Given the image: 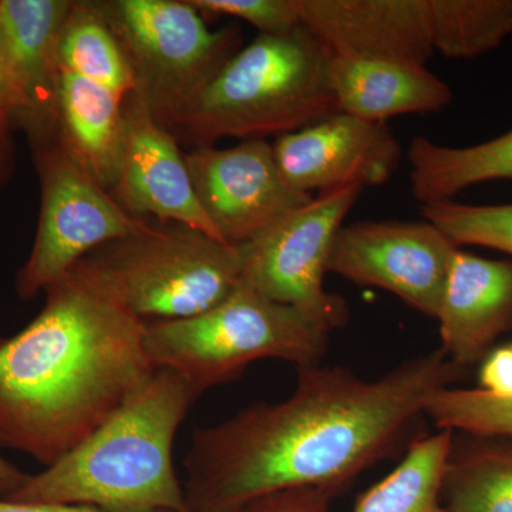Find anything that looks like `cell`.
<instances>
[{
  "label": "cell",
  "mask_w": 512,
  "mask_h": 512,
  "mask_svg": "<svg viewBox=\"0 0 512 512\" xmlns=\"http://www.w3.org/2000/svg\"><path fill=\"white\" fill-rule=\"evenodd\" d=\"M463 375L441 349L376 380L340 366L298 369L284 402L254 404L195 431L184 464L188 510L239 512L296 488L343 493L367 468L402 450L426 417L427 400Z\"/></svg>",
  "instance_id": "cell-1"
},
{
  "label": "cell",
  "mask_w": 512,
  "mask_h": 512,
  "mask_svg": "<svg viewBox=\"0 0 512 512\" xmlns=\"http://www.w3.org/2000/svg\"><path fill=\"white\" fill-rule=\"evenodd\" d=\"M42 311L0 338V447L55 464L99 429L156 366L138 319L82 261Z\"/></svg>",
  "instance_id": "cell-2"
},
{
  "label": "cell",
  "mask_w": 512,
  "mask_h": 512,
  "mask_svg": "<svg viewBox=\"0 0 512 512\" xmlns=\"http://www.w3.org/2000/svg\"><path fill=\"white\" fill-rule=\"evenodd\" d=\"M202 394L157 367L109 419L5 500L92 505L107 512H190L174 468L178 427Z\"/></svg>",
  "instance_id": "cell-3"
},
{
  "label": "cell",
  "mask_w": 512,
  "mask_h": 512,
  "mask_svg": "<svg viewBox=\"0 0 512 512\" xmlns=\"http://www.w3.org/2000/svg\"><path fill=\"white\" fill-rule=\"evenodd\" d=\"M330 55L303 26L259 35L239 49L171 128L178 143L211 147L222 138L281 137L338 113Z\"/></svg>",
  "instance_id": "cell-4"
},
{
  "label": "cell",
  "mask_w": 512,
  "mask_h": 512,
  "mask_svg": "<svg viewBox=\"0 0 512 512\" xmlns=\"http://www.w3.org/2000/svg\"><path fill=\"white\" fill-rule=\"evenodd\" d=\"M329 335L241 279L231 295L200 315L146 323L144 343L154 366L181 373L205 393L238 379L258 360H284L298 369L320 365Z\"/></svg>",
  "instance_id": "cell-5"
},
{
  "label": "cell",
  "mask_w": 512,
  "mask_h": 512,
  "mask_svg": "<svg viewBox=\"0 0 512 512\" xmlns=\"http://www.w3.org/2000/svg\"><path fill=\"white\" fill-rule=\"evenodd\" d=\"M143 322L187 319L214 308L239 285L241 249L181 224L103 245L80 259Z\"/></svg>",
  "instance_id": "cell-6"
},
{
  "label": "cell",
  "mask_w": 512,
  "mask_h": 512,
  "mask_svg": "<svg viewBox=\"0 0 512 512\" xmlns=\"http://www.w3.org/2000/svg\"><path fill=\"white\" fill-rule=\"evenodd\" d=\"M133 72L136 92L171 131L241 49L235 25L212 30L188 0H97Z\"/></svg>",
  "instance_id": "cell-7"
},
{
  "label": "cell",
  "mask_w": 512,
  "mask_h": 512,
  "mask_svg": "<svg viewBox=\"0 0 512 512\" xmlns=\"http://www.w3.org/2000/svg\"><path fill=\"white\" fill-rule=\"evenodd\" d=\"M40 178L39 225L28 261L16 276V292L32 299L93 251L151 227L128 214L110 191L84 173L55 137L30 141Z\"/></svg>",
  "instance_id": "cell-8"
},
{
  "label": "cell",
  "mask_w": 512,
  "mask_h": 512,
  "mask_svg": "<svg viewBox=\"0 0 512 512\" xmlns=\"http://www.w3.org/2000/svg\"><path fill=\"white\" fill-rule=\"evenodd\" d=\"M362 191L352 185L322 192L239 247L244 261L242 279L266 298L298 309L329 332L345 326L348 305L326 291L323 278L336 234Z\"/></svg>",
  "instance_id": "cell-9"
},
{
  "label": "cell",
  "mask_w": 512,
  "mask_h": 512,
  "mask_svg": "<svg viewBox=\"0 0 512 512\" xmlns=\"http://www.w3.org/2000/svg\"><path fill=\"white\" fill-rule=\"evenodd\" d=\"M456 244L420 221H359L343 225L330 248L328 272L353 284L393 293L437 319Z\"/></svg>",
  "instance_id": "cell-10"
},
{
  "label": "cell",
  "mask_w": 512,
  "mask_h": 512,
  "mask_svg": "<svg viewBox=\"0 0 512 512\" xmlns=\"http://www.w3.org/2000/svg\"><path fill=\"white\" fill-rule=\"evenodd\" d=\"M195 195L224 244L242 247L313 200L279 171L268 140L185 153Z\"/></svg>",
  "instance_id": "cell-11"
},
{
  "label": "cell",
  "mask_w": 512,
  "mask_h": 512,
  "mask_svg": "<svg viewBox=\"0 0 512 512\" xmlns=\"http://www.w3.org/2000/svg\"><path fill=\"white\" fill-rule=\"evenodd\" d=\"M274 156L288 184L303 194L386 184L403 151L386 123L330 114L311 126L276 137Z\"/></svg>",
  "instance_id": "cell-12"
},
{
  "label": "cell",
  "mask_w": 512,
  "mask_h": 512,
  "mask_svg": "<svg viewBox=\"0 0 512 512\" xmlns=\"http://www.w3.org/2000/svg\"><path fill=\"white\" fill-rule=\"evenodd\" d=\"M126 150L111 194L137 218L181 224L221 241L202 211L185 154L171 131L161 126L136 92L123 100Z\"/></svg>",
  "instance_id": "cell-13"
},
{
  "label": "cell",
  "mask_w": 512,
  "mask_h": 512,
  "mask_svg": "<svg viewBox=\"0 0 512 512\" xmlns=\"http://www.w3.org/2000/svg\"><path fill=\"white\" fill-rule=\"evenodd\" d=\"M72 0H0V46L8 67L13 126L29 141L55 134L57 47Z\"/></svg>",
  "instance_id": "cell-14"
},
{
  "label": "cell",
  "mask_w": 512,
  "mask_h": 512,
  "mask_svg": "<svg viewBox=\"0 0 512 512\" xmlns=\"http://www.w3.org/2000/svg\"><path fill=\"white\" fill-rule=\"evenodd\" d=\"M302 26L330 56L426 66V0H301Z\"/></svg>",
  "instance_id": "cell-15"
},
{
  "label": "cell",
  "mask_w": 512,
  "mask_h": 512,
  "mask_svg": "<svg viewBox=\"0 0 512 512\" xmlns=\"http://www.w3.org/2000/svg\"><path fill=\"white\" fill-rule=\"evenodd\" d=\"M441 350L461 370L478 365L512 329V259H487L458 249L439 315Z\"/></svg>",
  "instance_id": "cell-16"
},
{
  "label": "cell",
  "mask_w": 512,
  "mask_h": 512,
  "mask_svg": "<svg viewBox=\"0 0 512 512\" xmlns=\"http://www.w3.org/2000/svg\"><path fill=\"white\" fill-rule=\"evenodd\" d=\"M328 82L340 113L370 123L446 109L453 92L421 64L330 56Z\"/></svg>",
  "instance_id": "cell-17"
},
{
  "label": "cell",
  "mask_w": 512,
  "mask_h": 512,
  "mask_svg": "<svg viewBox=\"0 0 512 512\" xmlns=\"http://www.w3.org/2000/svg\"><path fill=\"white\" fill-rule=\"evenodd\" d=\"M123 100L76 74L57 72L53 137L84 173L110 192L126 150Z\"/></svg>",
  "instance_id": "cell-18"
},
{
  "label": "cell",
  "mask_w": 512,
  "mask_h": 512,
  "mask_svg": "<svg viewBox=\"0 0 512 512\" xmlns=\"http://www.w3.org/2000/svg\"><path fill=\"white\" fill-rule=\"evenodd\" d=\"M410 190L421 205L454 200L467 188L512 180V130L470 147H447L413 138L407 151Z\"/></svg>",
  "instance_id": "cell-19"
},
{
  "label": "cell",
  "mask_w": 512,
  "mask_h": 512,
  "mask_svg": "<svg viewBox=\"0 0 512 512\" xmlns=\"http://www.w3.org/2000/svg\"><path fill=\"white\" fill-rule=\"evenodd\" d=\"M441 498L450 512H512L511 437L453 431Z\"/></svg>",
  "instance_id": "cell-20"
},
{
  "label": "cell",
  "mask_w": 512,
  "mask_h": 512,
  "mask_svg": "<svg viewBox=\"0 0 512 512\" xmlns=\"http://www.w3.org/2000/svg\"><path fill=\"white\" fill-rule=\"evenodd\" d=\"M451 440L450 430L414 440L399 466L357 498L353 512H450L441 485Z\"/></svg>",
  "instance_id": "cell-21"
},
{
  "label": "cell",
  "mask_w": 512,
  "mask_h": 512,
  "mask_svg": "<svg viewBox=\"0 0 512 512\" xmlns=\"http://www.w3.org/2000/svg\"><path fill=\"white\" fill-rule=\"evenodd\" d=\"M57 69L83 77L121 99L136 90L119 40L96 2H74L57 47Z\"/></svg>",
  "instance_id": "cell-22"
},
{
  "label": "cell",
  "mask_w": 512,
  "mask_h": 512,
  "mask_svg": "<svg viewBox=\"0 0 512 512\" xmlns=\"http://www.w3.org/2000/svg\"><path fill=\"white\" fill-rule=\"evenodd\" d=\"M431 46L448 59H474L512 35V0H426Z\"/></svg>",
  "instance_id": "cell-23"
},
{
  "label": "cell",
  "mask_w": 512,
  "mask_h": 512,
  "mask_svg": "<svg viewBox=\"0 0 512 512\" xmlns=\"http://www.w3.org/2000/svg\"><path fill=\"white\" fill-rule=\"evenodd\" d=\"M424 416L439 430L512 439V397L444 387L427 400Z\"/></svg>",
  "instance_id": "cell-24"
},
{
  "label": "cell",
  "mask_w": 512,
  "mask_h": 512,
  "mask_svg": "<svg viewBox=\"0 0 512 512\" xmlns=\"http://www.w3.org/2000/svg\"><path fill=\"white\" fill-rule=\"evenodd\" d=\"M421 217L458 248L477 245L512 256V204L471 205L456 200L421 205Z\"/></svg>",
  "instance_id": "cell-25"
},
{
  "label": "cell",
  "mask_w": 512,
  "mask_h": 512,
  "mask_svg": "<svg viewBox=\"0 0 512 512\" xmlns=\"http://www.w3.org/2000/svg\"><path fill=\"white\" fill-rule=\"evenodd\" d=\"M202 16L244 20L259 35L284 36L302 26L301 0H188Z\"/></svg>",
  "instance_id": "cell-26"
},
{
  "label": "cell",
  "mask_w": 512,
  "mask_h": 512,
  "mask_svg": "<svg viewBox=\"0 0 512 512\" xmlns=\"http://www.w3.org/2000/svg\"><path fill=\"white\" fill-rule=\"evenodd\" d=\"M338 495L328 488H296L265 495L239 512H330Z\"/></svg>",
  "instance_id": "cell-27"
},
{
  "label": "cell",
  "mask_w": 512,
  "mask_h": 512,
  "mask_svg": "<svg viewBox=\"0 0 512 512\" xmlns=\"http://www.w3.org/2000/svg\"><path fill=\"white\" fill-rule=\"evenodd\" d=\"M480 389L497 397H512V343L491 350L480 363Z\"/></svg>",
  "instance_id": "cell-28"
},
{
  "label": "cell",
  "mask_w": 512,
  "mask_h": 512,
  "mask_svg": "<svg viewBox=\"0 0 512 512\" xmlns=\"http://www.w3.org/2000/svg\"><path fill=\"white\" fill-rule=\"evenodd\" d=\"M0 512H107L92 505L15 503L0 498Z\"/></svg>",
  "instance_id": "cell-29"
},
{
  "label": "cell",
  "mask_w": 512,
  "mask_h": 512,
  "mask_svg": "<svg viewBox=\"0 0 512 512\" xmlns=\"http://www.w3.org/2000/svg\"><path fill=\"white\" fill-rule=\"evenodd\" d=\"M13 127V99L10 89L8 67H6L5 56L0 46V128Z\"/></svg>",
  "instance_id": "cell-30"
},
{
  "label": "cell",
  "mask_w": 512,
  "mask_h": 512,
  "mask_svg": "<svg viewBox=\"0 0 512 512\" xmlns=\"http://www.w3.org/2000/svg\"><path fill=\"white\" fill-rule=\"evenodd\" d=\"M28 476L0 456V498H9L15 494L25 484Z\"/></svg>",
  "instance_id": "cell-31"
},
{
  "label": "cell",
  "mask_w": 512,
  "mask_h": 512,
  "mask_svg": "<svg viewBox=\"0 0 512 512\" xmlns=\"http://www.w3.org/2000/svg\"><path fill=\"white\" fill-rule=\"evenodd\" d=\"M8 128H0V184L9 180L13 167L12 138Z\"/></svg>",
  "instance_id": "cell-32"
}]
</instances>
